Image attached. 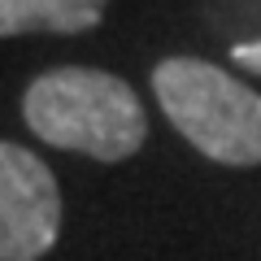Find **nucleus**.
I'll use <instances>...</instances> for the list:
<instances>
[{
    "label": "nucleus",
    "instance_id": "4",
    "mask_svg": "<svg viewBox=\"0 0 261 261\" xmlns=\"http://www.w3.org/2000/svg\"><path fill=\"white\" fill-rule=\"evenodd\" d=\"M109 0H0V39L27 31H57L79 35L105 18Z\"/></svg>",
    "mask_w": 261,
    "mask_h": 261
},
{
    "label": "nucleus",
    "instance_id": "3",
    "mask_svg": "<svg viewBox=\"0 0 261 261\" xmlns=\"http://www.w3.org/2000/svg\"><path fill=\"white\" fill-rule=\"evenodd\" d=\"M61 235V187L22 144L0 140V261H39Z\"/></svg>",
    "mask_w": 261,
    "mask_h": 261
},
{
    "label": "nucleus",
    "instance_id": "2",
    "mask_svg": "<svg viewBox=\"0 0 261 261\" xmlns=\"http://www.w3.org/2000/svg\"><path fill=\"white\" fill-rule=\"evenodd\" d=\"M166 118L192 148L222 166H261V96L200 57H166L152 70Z\"/></svg>",
    "mask_w": 261,
    "mask_h": 261
},
{
    "label": "nucleus",
    "instance_id": "5",
    "mask_svg": "<svg viewBox=\"0 0 261 261\" xmlns=\"http://www.w3.org/2000/svg\"><path fill=\"white\" fill-rule=\"evenodd\" d=\"M231 57H235V65H244V70L261 74V39H257V44H235Z\"/></svg>",
    "mask_w": 261,
    "mask_h": 261
},
{
    "label": "nucleus",
    "instance_id": "1",
    "mask_svg": "<svg viewBox=\"0 0 261 261\" xmlns=\"http://www.w3.org/2000/svg\"><path fill=\"white\" fill-rule=\"evenodd\" d=\"M27 126L44 144L92 161H126L148 140V118L126 79L87 65L48 70L22 96Z\"/></svg>",
    "mask_w": 261,
    "mask_h": 261
}]
</instances>
